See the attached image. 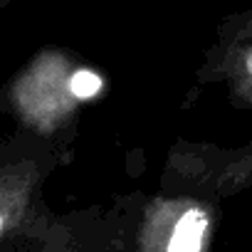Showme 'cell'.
I'll return each instance as SVG.
<instances>
[{"label": "cell", "instance_id": "obj_5", "mask_svg": "<svg viewBox=\"0 0 252 252\" xmlns=\"http://www.w3.org/2000/svg\"><path fill=\"white\" fill-rule=\"evenodd\" d=\"M40 252H79L74 230L67 225V220H57L50 235L42 240Z\"/></svg>", "mask_w": 252, "mask_h": 252}, {"label": "cell", "instance_id": "obj_1", "mask_svg": "<svg viewBox=\"0 0 252 252\" xmlns=\"http://www.w3.org/2000/svg\"><path fill=\"white\" fill-rule=\"evenodd\" d=\"M195 82L198 87L220 84L235 109L252 111V15L240 18L220 35L195 72ZM158 188L205 195L220 203L245 193L252 188V136L240 146L178 139L166 154Z\"/></svg>", "mask_w": 252, "mask_h": 252}, {"label": "cell", "instance_id": "obj_4", "mask_svg": "<svg viewBox=\"0 0 252 252\" xmlns=\"http://www.w3.org/2000/svg\"><path fill=\"white\" fill-rule=\"evenodd\" d=\"M220 225V200L161 190L144 200L136 252H210Z\"/></svg>", "mask_w": 252, "mask_h": 252}, {"label": "cell", "instance_id": "obj_2", "mask_svg": "<svg viewBox=\"0 0 252 252\" xmlns=\"http://www.w3.org/2000/svg\"><path fill=\"white\" fill-rule=\"evenodd\" d=\"M94 84L92 72H84L67 52H37L5 84L3 99L18 129L64 146L72 136L84 96Z\"/></svg>", "mask_w": 252, "mask_h": 252}, {"label": "cell", "instance_id": "obj_3", "mask_svg": "<svg viewBox=\"0 0 252 252\" xmlns=\"http://www.w3.org/2000/svg\"><path fill=\"white\" fill-rule=\"evenodd\" d=\"M64 146L18 129L0 144V242L42 245L60 220L45 205L42 188L62 163Z\"/></svg>", "mask_w": 252, "mask_h": 252}]
</instances>
